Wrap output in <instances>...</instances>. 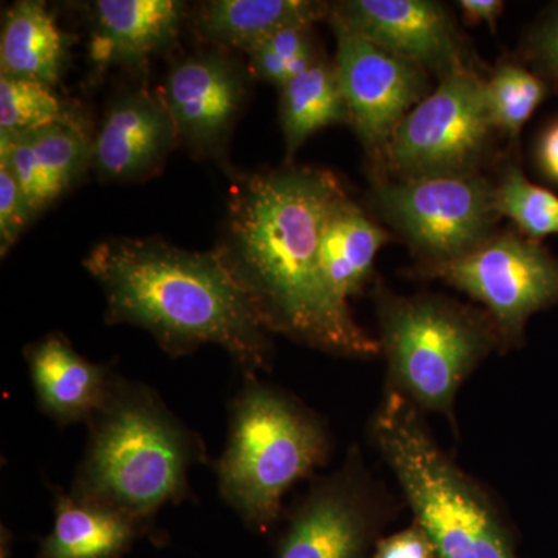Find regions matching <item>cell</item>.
Returning <instances> with one entry per match:
<instances>
[{
    "label": "cell",
    "mask_w": 558,
    "mask_h": 558,
    "mask_svg": "<svg viewBox=\"0 0 558 558\" xmlns=\"http://www.w3.org/2000/svg\"><path fill=\"white\" fill-rule=\"evenodd\" d=\"M344 194L325 168L288 163L242 174L213 250L271 333L337 357L376 359L379 339L330 292L319 266L323 226Z\"/></svg>",
    "instance_id": "6da1fadb"
},
{
    "label": "cell",
    "mask_w": 558,
    "mask_h": 558,
    "mask_svg": "<svg viewBox=\"0 0 558 558\" xmlns=\"http://www.w3.org/2000/svg\"><path fill=\"white\" fill-rule=\"evenodd\" d=\"M83 266L105 293L110 325L148 330L171 357L215 344L245 377L269 369L271 332L215 250L113 238L95 245Z\"/></svg>",
    "instance_id": "7a4b0ae2"
},
{
    "label": "cell",
    "mask_w": 558,
    "mask_h": 558,
    "mask_svg": "<svg viewBox=\"0 0 558 558\" xmlns=\"http://www.w3.org/2000/svg\"><path fill=\"white\" fill-rule=\"evenodd\" d=\"M87 425L73 497L117 510L145 531L163 506L190 497V469L207 461V449L153 389L113 377Z\"/></svg>",
    "instance_id": "3957f363"
},
{
    "label": "cell",
    "mask_w": 558,
    "mask_h": 558,
    "mask_svg": "<svg viewBox=\"0 0 558 558\" xmlns=\"http://www.w3.org/2000/svg\"><path fill=\"white\" fill-rule=\"evenodd\" d=\"M410 400L395 391L369 422V438L398 480L414 523L436 558H519L515 535L495 499L439 446Z\"/></svg>",
    "instance_id": "277c9868"
},
{
    "label": "cell",
    "mask_w": 558,
    "mask_h": 558,
    "mask_svg": "<svg viewBox=\"0 0 558 558\" xmlns=\"http://www.w3.org/2000/svg\"><path fill=\"white\" fill-rule=\"evenodd\" d=\"M325 421L299 399L258 376L245 377L231 400L229 440L216 464L220 497L258 532L270 531L282 499L328 462Z\"/></svg>",
    "instance_id": "5b68a950"
},
{
    "label": "cell",
    "mask_w": 558,
    "mask_h": 558,
    "mask_svg": "<svg viewBox=\"0 0 558 558\" xmlns=\"http://www.w3.org/2000/svg\"><path fill=\"white\" fill-rule=\"evenodd\" d=\"M374 293L388 391L457 428L459 389L495 349L502 351L490 317L447 296L398 295L380 282Z\"/></svg>",
    "instance_id": "8992f818"
},
{
    "label": "cell",
    "mask_w": 558,
    "mask_h": 558,
    "mask_svg": "<svg viewBox=\"0 0 558 558\" xmlns=\"http://www.w3.org/2000/svg\"><path fill=\"white\" fill-rule=\"evenodd\" d=\"M495 130L486 80L462 65L439 80L389 140L377 179L409 180L470 174L492 156Z\"/></svg>",
    "instance_id": "52a82bcc"
},
{
    "label": "cell",
    "mask_w": 558,
    "mask_h": 558,
    "mask_svg": "<svg viewBox=\"0 0 558 558\" xmlns=\"http://www.w3.org/2000/svg\"><path fill=\"white\" fill-rule=\"evenodd\" d=\"M373 202L416 256L418 269L468 255L497 233L501 219L495 180L483 172L376 179Z\"/></svg>",
    "instance_id": "ba28073f"
},
{
    "label": "cell",
    "mask_w": 558,
    "mask_h": 558,
    "mask_svg": "<svg viewBox=\"0 0 558 558\" xmlns=\"http://www.w3.org/2000/svg\"><path fill=\"white\" fill-rule=\"evenodd\" d=\"M483 304L502 349L520 347L532 315L558 304V258L520 231H497L461 258L421 269Z\"/></svg>",
    "instance_id": "9c48e42d"
},
{
    "label": "cell",
    "mask_w": 558,
    "mask_h": 558,
    "mask_svg": "<svg viewBox=\"0 0 558 558\" xmlns=\"http://www.w3.org/2000/svg\"><path fill=\"white\" fill-rule=\"evenodd\" d=\"M398 501L371 475L359 447L290 512L275 558H369Z\"/></svg>",
    "instance_id": "30bf717a"
},
{
    "label": "cell",
    "mask_w": 558,
    "mask_h": 558,
    "mask_svg": "<svg viewBox=\"0 0 558 558\" xmlns=\"http://www.w3.org/2000/svg\"><path fill=\"white\" fill-rule=\"evenodd\" d=\"M336 33V68L351 124L380 171L385 150L402 120L429 94L428 72L396 57L328 13Z\"/></svg>",
    "instance_id": "8fae6325"
},
{
    "label": "cell",
    "mask_w": 558,
    "mask_h": 558,
    "mask_svg": "<svg viewBox=\"0 0 558 558\" xmlns=\"http://www.w3.org/2000/svg\"><path fill=\"white\" fill-rule=\"evenodd\" d=\"M248 94V75L223 51H202L175 62L161 100L193 156L223 160L234 123Z\"/></svg>",
    "instance_id": "7c38bea8"
},
{
    "label": "cell",
    "mask_w": 558,
    "mask_h": 558,
    "mask_svg": "<svg viewBox=\"0 0 558 558\" xmlns=\"http://www.w3.org/2000/svg\"><path fill=\"white\" fill-rule=\"evenodd\" d=\"M329 14L439 80L469 64L457 22L435 0H343L329 3Z\"/></svg>",
    "instance_id": "4fadbf2b"
},
{
    "label": "cell",
    "mask_w": 558,
    "mask_h": 558,
    "mask_svg": "<svg viewBox=\"0 0 558 558\" xmlns=\"http://www.w3.org/2000/svg\"><path fill=\"white\" fill-rule=\"evenodd\" d=\"M178 145V131L161 95L126 92L106 110L92 143L90 168L105 182H140L161 170Z\"/></svg>",
    "instance_id": "5bb4252c"
},
{
    "label": "cell",
    "mask_w": 558,
    "mask_h": 558,
    "mask_svg": "<svg viewBox=\"0 0 558 558\" xmlns=\"http://www.w3.org/2000/svg\"><path fill=\"white\" fill-rule=\"evenodd\" d=\"M92 143L80 117L27 134L0 135V165L20 183L35 218L90 168Z\"/></svg>",
    "instance_id": "9a60e30c"
},
{
    "label": "cell",
    "mask_w": 558,
    "mask_h": 558,
    "mask_svg": "<svg viewBox=\"0 0 558 558\" xmlns=\"http://www.w3.org/2000/svg\"><path fill=\"white\" fill-rule=\"evenodd\" d=\"M185 7L174 0H97L89 5L90 60L142 68L174 46Z\"/></svg>",
    "instance_id": "2e32d148"
},
{
    "label": "cell",
    "mask_w": 558,
    "mask_h": 558,
    "mask_svg": "<svg viewBox=\"0 0 558 558\" xmlns=\"http://www.w3.org/2000/svg\"><path fill=\"white\" fill-rule=\"evenodd\" d=\"M24 357L40 411L61 427L87 424L108 399L116 377L108 366L78 354L60 332L27 344Z\"/></svg>",
    "instance_id": "e0dca14e"
},
{
    "label": "cell",
    "mask_w": 558,
    "mask_h": 558,
    "mask_svg": "<svg viewBox=\"0 0 558 558\" xmlns=\"http://www.w3.org/2000/svg\"><path fill=\"white\" fill-rule=\"evenodd\" d=\"M389 233L344 194L323 226L319 238V266L330 292L349 304L369 281L374 259Z\"/></svg>",
    "instance_id": "ac0fdd59"
},
{
    "label": "cell",
    "mask_w": 558,
    "mask_h": 558,
    "mask_svg": "<svg viewBox=\"0 0 558 558\" xmlns=\"http://www.w3.org/2000/svg\"><path fill=\"white\" fill-rule=\"evenodd\" d=\"M72 46V36L60 28L46 3L20 0L3 16L0 73L40 81L57 89Z\"/></svg>",
    "instance_id": "d6986e66"
},
{
    "label": "cell",
    "mask_w": 558,
    "mask_h": 558,
    "mask_svg": "<svg viewBox=\"0 0 558 558\" xmlns=\"http://www.w3.org/2000/svg\"><path fill=\"white\" fill-rule=\"evenodd\" d=\"M329 3L311 0H211L202 3L196 31L218 46L250 53L275 33L328 17Z\"/></svg>",
    "instance_id": "ffe728a7"
},
{
    "label": "cell",
    "mask_w": 558,
    "mask_h": 558,
    "mask_svg": "<svg viewBox=\"0 0 558 558\" xmlns=\"http://www.w3.org/2000/svg\"><path fill=\"white\" fill-rule=\"evenodd\" d=\"M145 529L117 510L54 490L53 529L38 558H121Z\"/></svg>",
    "instance_id": "44dd1931"
},
{
    "label": "cell",
    "mask_w": 558,
    "mask_h": 558,
    "mask_svg": "<svg viewBox=\"0 0 558 558\" xmlns=\"http://www.w3.org/2000/svg\"><path fill=\"white\" fill-rule=\"evenodd\" d=\"M279 92V123L288 163L318 131L351 124V112L333 61L319 58Z\"/></svg>",
    "instance_id": "7402d4cb"
},
{
    "label": "cell",
    "mask_w": 558,
    "mask_h": 558,
    "mask_svg": "<svg viewBox=\"0 0 558 558\" xmlns=\"http://www.w3.org/2000/svg\"><path fill=\"white\" fill-rule=\"evenodd\" d=\"M549 92L548 83L524 62L499 61L486 80L488 112L495 130L509 138H519Z\"/></svg>",
    "instance_id": "603a6c76"
},
{
    "label": "cell",
    "mask_w": 558,
    "mask_h": 558,
    "mask_svg": "<svg viewBox=\"0 0 558 558\" xmlns=\"http://www.w3.org/2000/svg\"><path fill=\"white\" fill-rule=\"evenodd\" d=\"M495 202L499 216L512 220L529 240L558 236L557 194L532 183L515 161L506 165L495 180Z\"/></svg>",
    "instance_id": "cb8c5ba5"
},
{
    "label": "cell",
    "mask_w": 558,
    "mask_h": 558,
    "mask_svg": "<svg viewBox=\"0 0 558 558\" xmlns=\"http://www.w3.org/2000/svg\"><path fill=\"white\" fill-rule=\"evenodd\" d=\"M78 119L53 87L31 78L0 75V135H20Z\"/></svg>",
    "instance_id": "d4e9b609"
},
{
    "label": "cell",
    "mask_w": 558,
    "mask_h": 558,
    "mask_svg": "<svg viewBox=\"0 0 558 558\" xmlns=\"http://www.w3.org/2000/svg\"><path fill=\"white\" fill-rule=\"evenodd\" d=\"M248 54V72L278 89L322 58L312 36V25L275 33Z\"/></svg>",
    "instance_id": "484cf974"
},
{
    "label": "cell",
    "mask_w": 558,
    "mask_h": 558,
    "mask_svg": "<svg viewBox=\"0 0 558 558\" xmlns=\"http://www.w3.org/2000/svg\"><path fill=\"white\" fill-rule=\"evenodd\" d=\"M520 61L558 92V2L532 22L521 44Z\"/></svg>",
    "instance_id": "4316f807"
},
{
    "label": "cell",
    "mask_w": 558,
    "mask_h": 558,
    "mask_svg": "<svg viewBox=\"0 0 558 558\" xmlns=\"http://www.w3.org/2000/svg\"><path fill=\"white\" fill-rule=\"evenodd\" d=\"M35 219L20 183L0 165V253L5 256Z\"/></svg>",
    "instance_id": "83f0119b"
},
{
    "label": "cell",
    "mask_w": 558,
    "mask_h": 558,
    "mask_svg": "<svg viewBox=\"0 0 558 558\" xmlns=\"http://www.w3.org/2000/svg\"><path fill=\"white\" fill-rule=\"evenodd\" d=\"M371 558H436L432 539L417 523L381 537L376 543Z\"/></svg>",
    "instance_id": "f1b7e54d"
},
{
    "label": "cell",
    "mask_w": 558,
    "mask_h": 558,
    "mask_svg": "<svg viewBox=\"0 0 558 558\" xmlns=\"http://www.w3.org/2000/svg\"><path fill=\"white\" fill-rule=\"evenodd\" d=\"M458 7L468 24H487L492 31H495L498 17L505 11L501 0H459Z\"/></svg>",
    "instance_id": "f546056e"
},
{
    "label": "cell",
    "mask_w": 558,
    "mask_h": 558,
    "mask_svg": "<svg viewBox=\"0 0 558 558\" xmlns=\"http://www.w3.org/2000/svg\"><path fill=\"white\" fill-rule=\"evenodd\" d=\"M537 161L543 174L558 183V120L553 121L539 137Z\"/></svg>",
    "instance_id": "4dcf8cb0"
}]
</instances>
